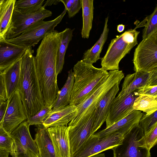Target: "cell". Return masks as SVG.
<instances>
[{
    "instance_id": "e0dca14e",
    "label": "cell",
    "mask_w": 157,
    "mask_h": 157,
    "mask_svg": "<svg viewBox=\"0 0 157 157\" xmlns=\"http://www.w3.org/2000/svg\"><path fill=\"white\" fill-rule=\"evenodd\" d=\"M143 114L140 111L133 110L126 117L94 134L101 139L114 133L125 134L132 127L139 124Z\"/></svg>"
},
{
    "instance_id": "5bb4252c",
    "label": "cell",
    "mask_w": 157,
    "mask_h": 157,
    "mask_svg": "<svg viewBox=\"0 0 157 157\" xmlns=\"http://www.w3.org/2000/svg\"><path fill=\"white\" fill-rule=\"evenodd\" d=\"M136 97L133 92L115 97L111 104L106 118V128L126 117L134 110L133 105Z\"/></svg>"
},
{
    "instance_id": "ba28073f",
    "label": "cell",
    "mask_w": 157,
    "mask_h": 157,
    "mask_svg": "<svg viewBox=\"0 0 157 157\" xmlns=\"http://www.w3.org/2000/svg\"><path fill=\"white\" fill-rule=\"evenodd\" d=\"M29 126L25 121L11 133L13 142L10 154L12 157H28V150L38 156V149L30 134Z\"/></svg>"
},
{
    "instance_id": "6da1fadb",
    "label": "cell",
    "mask_w": 157,
    "mask_h": 157,
    "mask_svg": "<svg viewBox=\"0 0 157 157\" xmlns=\"http://www.w3.org/2000/svg\"><path fill=\"white\" fill-rule=\"evenodd\" d=\"M34 50L27 48L21 58L19 90L27 119L45 105L38 79Z\"/></svg>"
},
{
    "instance_id": "4316f807",
    "label": "cell",
    "mask_w": 157,
    "mask_h": 157,
    "mask_svg": "<svg viewBox=\"0 0 157 157\" xmlns=\"http://www.w3.org/2000/svg\"><path fill=\"white\" fill-rule=\"evenodd\" d=\"M134 110L141 111L146 114L157 110V97L141 95L137 97L133 105Z\"/></svg>"
},
{
    "instance_id": "8d00e7d4",
    "label": "cell",
    "mask_w": 157,
    "mask_h": 157,
    "mask_svg": "<svg viewBox=\"0 0 157 157\" xmlns=\"http://www.w3.org/2000/svg\"><path fill=\"white\" fill-rule=\"evenodd\" d=\"M7 104L8 101L7 100L5 102H3L0 106V126L2 124Z\"/></svg>"
},
{
    "instance_id": "836d02e7",
    "label": "cell",
    "mask_w": 157,
    "mask_h": 157,
    "mask_svg": "<svg viewBox=\"0 0 157 157\" xmlns=\"http://www.w3.org/2000/svg\"><path fill=\"white\" fill-rule=\"evenodd\" d=\"M145 144L147 148L150 149L157 143V124L147 133L144 135Z\"/></svg>"
},
{
    "instance_id": "277c9868",
    "label": "cell",
    "mask_w": 157,
    "mask_h": 157,
    "mask_svg": "<svg viewBox=\"0 0 157 157\" xmlns=\"http://www.w3.org/2000/svg\"><path fill=\"white\" fill-rule=\"evenodd\" d=\"M124 77L122 71H109L83 100L76 105L77 113L68 123V126L75 124L82 118L94 111L96 105L104 96L116 83L121 82Z\"/></svg>"
},
{
    "instance_id": "7c38bea8",
    "label": "cell",
    "mask_w": 157,
    "mask_h": 157,
    "mask_svg": "<svg viewBox=\"0 0 157 157\" xmlns=\"http://www.w3.org/2000/svg\"><path fill=\"white\" fill-rule=\"evenodd\" d=\"M8 104L2 124L9 134L27 119L18 89L7 100Z\"/></svg>"
},
{
    "instance_id": "e575fe53",
    "label": "cell",
    "mask_w": 157,
    "mask_h": 157,
    "mask_svg": "<svg viewBox=\"0 0 157 157\" xmlns=\"http://www.w3.org/2000/svg\"><path fill=\"white\" fill-rule=\"evenodd\" d=\"M133 92L137 97L143 95L157 97V85L142 87Z\"/></svg>"
},
{
    "instance_id": "ab89813d",
    "label": "cell",
    "mask_w": 157,
    "mask_h": 157,
    "mask_svg": "<svg viewBox=\"0 0 157 157\" xmlns=\"http://www.w3.org/2000/svg\"><path fill=\"white\" fill-rule=\"evenodd\" d=\"M125 28V25L123 24H119L117 26V31L119 33L123 31Z\"/></svg>"
},
{
    "instance_id": "8992f818",
    "label": "cell",
    "mask_w": 157,
    "mask_h": 157,
    "mask_svg": "<svg viewBox=\"0 0 157 157\" xmlns=\"http://www.w3.org/2000/svg\"><path fill=\"white\" fill-rule=\"evenodd\" d=\"M67 12L65 9L55 19L51 21H38L27 28L17 37L6 39L8 42L25 48L34 46L45 36L47 33L54 30L61 21Z\"/></svg>"
},
{
    "instance_id": "7bdbcfd3",
    "label": "cell",
    "mask_w": 157,
    "mask_h": 157,
    "mask_svg": "<svg viewBox=\"0 0 157 157\" xmlns=\"http://www.w3.org/2000/svg\"><path fill=\"white\" fill-rule=\"evenodd\" d=\"M4 101H0V106H1V105L2 104V103Z\"/></svg>"
},
{
    "instance_id": "7a4b0ae2",
    "label": "cell",
    "mask_w": 157,
    "mask_h": 157,
    "mask_svg": "<svg viewBox=\"0 0 157 157\" xmlns=\"http://www.w3.org/2000/svg\"><path fill=\"white\" fill-rule=\"evenodd\" d=\"M74 81L70 105H75L81 102L108 73L101 68L82 60L74 65Z\"/></svg>"
},
{
    "instance_id": "3957f363",
    "label": "cell",
    "mask_w": 157,
    "mask_h": 157,
    "mask_svg": "<svg viewBox=\"0 0 157 157\" xmlns=\"http://www.w3.org/2000/svg\"><path fill=\"white\" fill-rule=\"evenodd\" d=\"M140 33L136 29H130L112 39L105 56L101 58V68L107 71L119 70L121 60L138 44Z\"/></svg>"
},
{
    "instance_id": "9a60e30c",
    "label": "cell",
    "mask_w": 157,
    "mask_h": 157,
    "mask_svg": "<svg viewBox=\"0 0 157 157\" xmlns=\"http://www.w3.org/2000/svg\"><path fill=\"white\" fill-rule=\"evenodd\" d=\"M47 128L56 157H71L67 125L53 126Z\"/></svg>"
},
{
    "instance_id": "d590c367",
    "label": "cell",
    "mask_w": 157,
    "mask_h": 157,
    "mask_svg": "<svg viewBox=\"0 0 157 157\" xmlns=\"http://www.w3.org/2000/svg\"><path fill=\"white\" fill-rule=\"evenodd\" d=\"M7 100L5 83L2 73H0V101L5 102Z\"/></svg>"
},
{
    "instance_id": "d4e9b609",
    "label": "cell",
    "mask_w": 157,
    "mask_h": 157,
    "mask_svg": "<svg viewBox=\"0 0 157 157\" xmlns=\"http://www.w3.org/2000/svg\"><path fill=\"white\" fill-rule=\"evenodd\" d=\"M83 24L81 32L83 38L88 39L92 26L94 15V0H82Z\"/></svg>"
},
{
    "instance_id": "f1b7e54d",
    "label": "cell",
    "mask_w": 157,
    "mask_h": 157,
    "mask_svg": "<svg viewBox=\"0 0 157 157\" xmlns=\"http://www.w3.org/2000/svg\"><path fill=\"white\" fill-rule=\"evenodd\" d=\"M142 22V38L145 39L157 32V6L153 12L146 17Z\"/></svg>"
},
{
    "instance_id": "d6986e66",
    "label": "cell",
    "mask_w": 157,
    "mask_h": 157,
    "mask_svg": "<svg viewBox=\"0 0 157 157\" xmlns=\"http://www.w3.org/2000/svg\"><path fill=\"white\" fill-rule=\"evenodd\" d=\"M76 106L68 105L62 108L52 110L48 113L42 123L46 128L58 126L67 125L77 113Z\"/></svg>"
},
{
    "instance_id": "9c48e42d",
    "label": "cell",
    "mask_w": 157,
    "mask_h": 157,
    "mask_svg": "<svg viewBox=\"0 0 157 157\" xmlns=\"http://www.w3.org/2000/svg\"><path fill=\"white\" fill-rule=\"evenodd\" d=\"M52 14V11L43 6L36 12L26 14L21 13L14 8L12 22L7 32L6 39L17 37L33 25L51 16Z\"/></svg>"
},
{
    "instance_id": "8fae6325",
    "label": "cell",
    "mask_w": 157,
    "mask_h": 157,
    "mask_svg": "<svg viewBox=\"0 0 157 157\" xmlns=\"http://www.w3.org/2000/svg\"><path fill=\"white\" fill-rule=\"evenodd\" d=\"M94 111L82 118L75 124L68 126L71 156L93 134Z\"/></svg>"
},
{
    "instance_id": "cb8c5ba5",
    "label": "cell",
    "mask_w": 157,
    "mask_h": 157,
    "mask_svg": "<svg viewBox=\"0 0 157 157\" xmlns=\"http://www.w3.org/2000/svg\"><path fill=\"white\" fill-rule=\"evenodd\" d=\"M74 81V73L72 69L68 72L66 81L57 97L52 109H60L68 105L70 102Z\"/></svg>"
},
{
    "instance_id": "484cf974",
    "label": "cell",
    "mask_w": 157,
    "mask_h": 157,
    "mask_svg": "<svg viewBox=\"0 0 157 157\" xmlns=\"http://www.w3.org/2000/svg\"><path fill=\"white\" fill-rule=\"evenodd\" d=\"M75 29L67 28L61 32V41L58 49L56 62V71L57 75L63 69L64 63L65 56L68 45L73 36Z\"/></svg>"
},
{
    "instance_id": "603a6c76",
    "label": "cell",
    "mask_w": 157,
    "mask_h": 157,
    "mask_svg": "<svg viewBox=\"0 0 157 157\" xmlns=\"http://www.w3.org/2000/svg\"><path fill=\"white\" fill-rule=\"evenodd\" d=\"M16 0H5L0 7V40L6 39Z\"/></svg>"
},
{
    "instance_id": "ac0fdd59",
    "label": "cell",
    "mask_w": 157,
    "mask_h": 157,
    "mask_svg": "<svg viewBox=\"0 0 157 157\" xmlns=\"http://www.w3.org/2000/svg\"><path fill=\"white\" fill-rule=\"evenodd\" d=\"M27 48L0 40V73L21 59Z\"/></svg>"
},
{
    "instance_id": "30bf717a",
    "label": "cell",
    "mask_w": 157,
    "mask_h": 157,
    "mask_svg": "<svg viewBox=\"0 0 157 157\" xmlns=\"http://www.w3.org/2000/svg\"><path fill=\"white\" fill-rule=\"evenodd\" d=\"M124 134L116 133L99 139L94 133L71 157H89L111 149L121 143Z\"/></svg>"
},
{
    "instance_id": "d6a6232c",
    "label": "cell",
    "mask_w": 157,
    "mask_h": 157,
    "mask_svg": "<svg viewBox=\"0 0 157 157\" xmlns=\"http://www.w3.org/2000/svg\"><path fill=\"white\" fill-rule=\"evenodd\" d=\"M13 140L11 135L3 128L2 124L0 126V148L10 152Z\"/></svg>"
},
{
    "instance_id": "f35d334b",
    "label": "cell",
    "mask_w": 157,
    "mask_h": 157,
    "mask_svg": "<svg viewBox=\"0 0 157 157\" xmlns=\"http://www.w3.org/2000/svg\"><path fill=\"white\" fill-rule=\"evenodd\" d=\"M9 154L8 151L0 148V157H8Z\"/></svg>"
},
{
    "instance_id": "1f68e13d",
    "label": "cell",
    "mask_w": 157,
    "mask_h": 157,
    "mask_svg": "<svg viewBox=\"0 0 157 157\" xmlns=\"http://www.w3.org/2000/svg\"><path fill=\"white\" fill-rule=\"evenodd\" d=\"M66 10L69 18L73 17L82 8V0H60Z\"/></svg>"
},
{
    "instance_id": "4dcf8cb0",
    "label": "cell",
    "mask_w": 157,
    "mask_h": 157,
    "mask_svg": "<svg viewBox=\"0 0 157 157\" xmlns=\"http://www.w3.org/2000/svg\"><path fill=\"white\" fill-rule=\"evenodd\" d=\"M52 108L51 107L45 105L36 114L28 119L26 121L29 126L42 124L44 119Z\"/></svg>"
},
{
    "instance_id": "5b68a950",
    "label": "cell",
    "mask_w": 157,
    "mask_h": 157,
    "mask_svg": "<svg viewBox=\"0 0 157 157\" xmlns=\"http://www.w3.org/2000/svg\"><path fill=\"white\" fill-rule=\"evenodd\" d=\"M111 149L113 157H151L145 144L143 130L138 124L124 135L119 144Z\"/></svg>"
},
{
    "instance_id": "4fadbf2b",
    "label": "cell",
    "mask_w": 157,
    "mask_h": 157,
    "mask_svg": "<svg viewBox=\"0 0 157 157\" xmlns=\"http://www.w3.org/2000/svg\"><path fill=\"white\" fill-rule=\"evenodd\" d=\"M157 85V68L149 72H136L124 78L122 89L117 96L121 97L134 92L145 86Z\"/></svg>"
},
{
    "instance_id": "7402d4cb",
    "label": "cell",
    "mask_w": 157,
    "mask_h": 157,
    "mask_svg": "<svg viewBox=\"0 0 157 157\" xmlns=\"http://www.w3.org/2000/svg\"><path fill=\"white\" fill-rule=\"evenodd\" d=\"M108 17L105 18L103 31L99 39L91 48L85 52L82 60L93 64L101 59L100 54L107 40L109 31L108 28Z\"/></svg>"
},
{
    "instance_id": "b9f144b4",
    "label": "cell",
    "mask_w": 157,
    "mask_h": 157,
    "mask_svg": "<svg viewBox=\"0 0 157 157\" xmlns=\"http://www.w3.org/2000/svg\"><path fill=\"white\" fill-rule=\"evenodd\" d=\"M89 157H105L104 153L98 154Z\"/></svg>"
},
{
    "instance_id": "ee69618b",
    "label": "cell",
    "mask_w": 157,
    "mask_h": 157,
    "mask_svg": "<svg viewBox=\"0 0 157 157\" xmlns=\"http://www.w3.org/2000/svg\"><path fill=\"white\" fill-rule=\"evenodd\" d=\"M2 4H1V5H0V7H1V5H2Z\"/></svg>"
},
{
    "instance_id": "74e56055",
    "label": "cell",
    "mask_w": 157,
    "mask_h": 157,
    "mask_svg": "<svg viewBox=\"0 0 157 157\" xmlns=\"http://www.w3.org/2000/svg\"><path fill=\"white\" fill-rule=\"evenodd\" d=\"M59 0H47L44 2V5L43 6L44 7L48 6L51 5L52 4H57L59 2Z\"/></svg>"
},
{
    "instance_id": "44dd1931",
    "label": "cell",
    "mask_w": 157,
    "mask_h": 157,
    "mask_svg": "<svg viewBox=\"0 0 157 157\" xmlns=\"http://www.w3.org/2000/svg\"><path fill=\"white\" fill-rule=\"evenodd\" d=\"M21 62V59L1 73L5 85L7 100L18 88L20 79Z\"/></svg>"
},
{
    "instance_id": "52a82bcc",
    "label": "cell",
    "mask_w": 157,
    "mask_h": 157,
    "mask_svg": "<svg viewBox=\"0 0 157 157\" xmlns=\"http://www.w3.org/2000/svg\"><path fill=\"white\" fill-rule=\"evenodd\" d=\"M133 62L135 72H149L157 68V32L138 45Z\"/></svg>"
},
{
    "instance_id": "2e32d148",
    "label": "cell",
    "mask_w": 157,
    "mask_h": 157,
    "mask_svg": "<svg viewBox=\"0 0 157 157\" xmlns=\"http://www.w3.org/2000/svg\"><path fill=\"white\" fill-rule=\"evenodd\" d=\"M118 82L113 86L104 96L96 105L94 111L93 133L99 129L105 121L107 115L112 101L119 90Z\"/></svg>"
},
{
    "instance_id": "60d3db41",
    "label": "cell",
    "mask_w": 157,
    "mask_h": 157,
    "mask_svg": "<svg viewBox=\"0 0 157 157\" xmlns=\"http://www.w3.org/2000/svg\"><path fill=\"white\" fill-rule=\"evenodd\" d=\"M27 154L28 157H38V156L35 155L29 150L27 151Z\"/></svg>"
},
{
    "instance_id": "f546056e",
    "label": "cell",
    "mask_w": 157,
    "mask_h": 157,
    "mask_svg": "<svg viewBox=\"0 0 157 157\" xmlns=\"http://www.w3.org/2000/svg\"><path fill=\"white\" fill-rule=\"evenodd\" d=\"M156 124L157 110L150 114H143L138 124L143 129L144 135H145Z\"/></svg>"
},
{
    "instance_id": "83f0119b",
    "label": "cell",
    "mask_w": 157,
    "mask_h": 157,
    "mask_svg": "<svg viewBox=\"0 0 157 157\" xmlns=\"http://www.w3.org/2000/svg\"><path fill=\"white\" fill-rule=\"evenodd\" d=\"M44 1V0H16L14 9L23 14L34 13L39 10L42 6Z\"/></svg>"
},
{
    "instance_id": "ffe728a7",
    "label": "cell",
    "mask_w": 157,
    "mask_h": 157,
    "mask_svg": "<svg viewBox=\"0 0 157 157\" xmlns=\"http://www.w3.org/2000/svg\"><path fill=\"white\" fill-rule=\"evenodd\" d=\"M37 126L34 140L38 149V157H56L47 128L42 124Z\"/></svg>"
}]
</instances>
